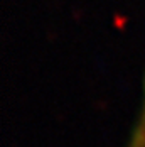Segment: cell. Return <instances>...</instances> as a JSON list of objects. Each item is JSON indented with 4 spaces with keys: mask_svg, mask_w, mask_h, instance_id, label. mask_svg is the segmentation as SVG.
Here are the masks:
<instances>
[{
    "mask_svg": "<svg viewBox=\"0 0 145 147\" xmlns=\"http://www.w3.org/2000/svg\"><path fill=\"white\" fill-rule=\"evenodd\" d=\"M127 147H145V80H144V93H142V105L138 110V117L135 127L130 134Z\"/></svg>",
    "mask_w": 145,
    "mask_h": 147,
    "instance_id": "1",
    "label": "cell"
}]
</instances>
